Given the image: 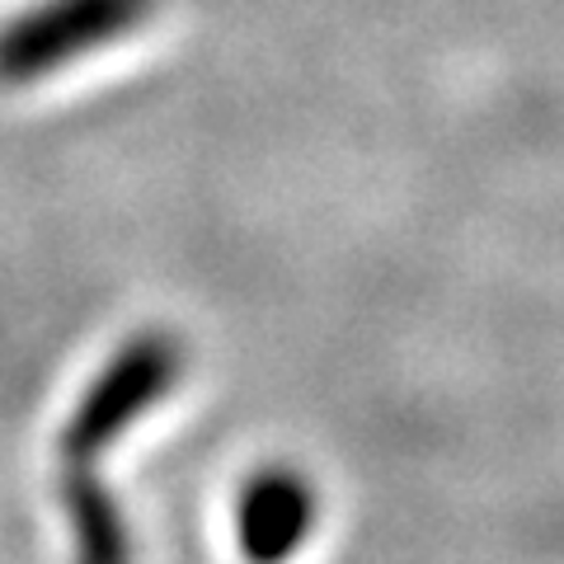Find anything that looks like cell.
<instances>
[{"mask_svg": "<svg viewBox=\"0 0 564 564\" xmlns=\"http://www.w3.org/2000/svg\"><path fill=\"white\" fill-rule=\"evenodd\" d=\"M180 372H184V344L174 339L170 329L132 334V339L104 362V372L90 381V391L76 400V410H70L66 429L57 437L62 494L85 485V475H90L99 456L113 452L122 443V433H128L151 404H161L174 391Z\"/></svg>", "mask_w": 564, "mask_h": 564, "instance_id": "6da1fadb", "label": "cell"}, {"mask_svg": "<svg viewBox=\"0 0 564 564\" xmlns=\"http://www.w3.org/2000/svg\"><path fill=\"white\" fill-rule=\"evenodd\" d=\"M151 14L155 0H33L0 24V90H24L99 57Z\"/></svg>", "mask_w": 564, "mask_h": 564, "instance_id": "7a4b0ae2", "label": "cell"}, {"mask_svg": "<svg viewBox=\"0 0 564 564\" xmlns=\"http://www.w3.org/2000/svg\"><path fill=\"white\" fill-rule=\"evenodd\" d=\"M315 527V494L302 475L263 470L240 499V551L250 564H288Z\"/></svg>", "mask_w": 564, "mask_h": 564, "instance_id": "3957f363", "label": "cell"}]
</instances>
